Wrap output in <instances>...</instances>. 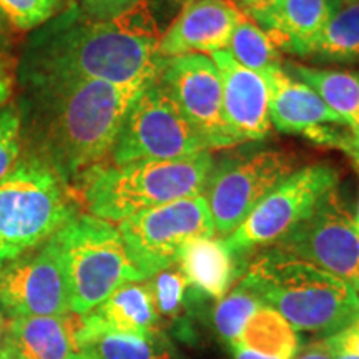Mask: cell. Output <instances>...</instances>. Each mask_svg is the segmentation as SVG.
Returning <instances> with one entry per match:
<instances>
[{"mask_svg":"<svg viewBox=\"0 0 359 359\" xmlns=\"http://www.w3.org/2000/svg\"><path fill=\"white\" fill-rule=\"evenodd\" d=\"M339 4H348V2H356V0H338Z\"/></svg>","mask_w":359,"mask_h":359,"instance_id":"41","label":"cell"},{"mask_svg":"<svg viewBox=\"0 0 359 359\" xmlns=\"http://www.w3.org/2000/svg\"><path fill=\"white\" fill-rule=\"evenodd\" d=\"M245 69L253 72H264L273 67L281 65L280 50L271 42L268 34L248 17H243L233 30L230 42L226 45V50Z\"/></svg>","mask_w":359,"mask_h":359,"instance_id":"25","label":"cell"},{"mask_svg":"<svg viewBox=\"0 0 359 359\" xmlns=\"http://www.w3.org/2000/svg\"><path fill=\"white\" fill-rule=\"evenodd\" d=\"M339 172L330 163H313L296 170L268 193L245 222L224 238L233 255L266 245H276L311 215L336 190Z\"/></svg>","mask_w":359,"mask_h":359,"instance_id":"9","label":"cell"},{"mask_svg":"<svg viewBox=\"0 0 359 359\" xmlns=\"http://www.w3.org/2000/svg\"><path fill=\"white\" fill-rule=\"evenodd\" d=\"M69 283L70 311L83 316L123 285L145 281L130 262L118 228L90 213L77 215L52 236Z\"/></svg>","mask_w":359,"mask_h":359,"instance_id":"6","label":"cell"},{"mask_svg":"<svg viewBox=\"0 0 359 359\" xmlns=\"http://www.w3.org/2000/svg\"><path fill=\"white\" fill-rule=\"evenodd\" d=\"M343 151H346V154L351 156L354 165H356L358 170H359V142L356 140V138H354L353 133H349L348 142L344 143V147H343ZM353 218H354V224H356V228L359 231V203H358V212Z\"/></svg>","mask_w":359,"mask_h":359,"instance_id":"33","label":"cell"},{"mask_svg":"<svg viewBox=\"0 0 359 359\" xmlns=\"http://www.w3.org/2000/svg\"><path fill=\"white\" fill-rule=\"evenodd\" d=\"M158 311L148 283H128L110 294L95 309L83 314L77 344L100 333H118L150 338L158 333ZM80 349V348H79Z\"/></svg>","mask_w":359,"mask_h":359,"instance_id":"17","label":"cell"},{"mask_svg":"<svg viewBox=\"0 0 359 359\" xmlns=\"http://www.w3.org/2000/svg\"><path fill=\"white\" fill-rule=\"evenodd\" d=\"M235 7L248 19H255V17L262 15L273 6H276L280 0H231Z\"/></svg>","mask_w":359,"mask_h":359,"instance_id":"31","label":"cell"},{"mask_svg":"<svg viewBox=\"0 0 359 359\" xmlns=\"http://www.w3.org/2000/svg\"><path fill=\"white\" fill-rule=\"evenodd\" d=\"M213 167L212 151L178 160L103 163L79 187L90 215L120 223L143 210L203 195Z\"/></svg>","mask_w":359,"mask_h":359,"instance_id":"4","label":"cell"},{"mask_svg":"<svg viewBox=\"0 0 359 359\" xmlns=\"http://www.w3.org/2000/svg\"><path fill=\"white\" fill-rule=\"evenodd\" d=\"M0 79H7V75H6V70H4V65H2V62H0Z\"/></svg>","mask_w":359,"mask_h":359,"instance_id":"40","label":"cell"},{"mask_svg":"<svg viewBox=\"0 0 359 359\" xmlns=\"http://www.w3.org/2000/svg\"><path fill=\"white\" fill-rule=\"evenodd\" d=\"M294 359H334V353L327 344V339H323L321 343L304 348L302 353L296 354Z\"/></svg>","mask_w":359,"mask_h":359,"instance_id":"32","label":"cell"},{"mask_svg":"<svg viewBox=\"0 0 359 359\" xmlns=\"http://www.w3.org/2000/svg\"><path fill=\"white\" fill-rule=\"evenodd\" d=\"M275 248L346 281L359 294V231L336 190Z\"/></svg>","mask_w":359,"mask_h":359,"instance_id":"11","label":"cell"},{"mask_svg":"<svg viewBox=\"0 0 359 359\" xmlns=\"http://www.w3.org/2000/svg\"><path fill=\"white\" fill-rule=\"evenodd\" d=\"M182 273L188 285L201 293L222 299L230 290L235 278L233 253L224 240L196 238L183 248Z\"/></svg>","mask_w":359,"mask_h":359,"instance_id":"20","label":"cell"},{"mask_svg":"<svg viewBox=\"0 0 359 359\" xmlns=\"http://www.w3.org/2000/svg\"><path fill=\"white\" fill-rule=\"evenodd\" d=\"M262 306L264 304L259 299L257 291L251 288L250 283L243 278L217 304L213 321L218 334L233 348L240 338L246 321Z\"/></svg>","mask_w":359,"mask_h":359,"instance_id":"26","label":"cell"},{"mask_svg":"<svg viewBox=\"0 0 359 359\" xmlns=\"http://www.w3.org/2000/svg\"><path fill=\"white\" fill-rule=\"evenodd\" d=\"M269 87V115L271 125L285 133L304 135L313 143L343 148L349 133L330 125L346 127V123L323 102L311 87L286 74L283 65L264 72Z\"/></svg>","mask_w":359,"mask_h":359,"instance_id":"14","label":"cell"},{"mask_svg":"<svg viewBox=\"0 0 359 359\" xmlns=\"http://www.w3.org/2000/svg\"><path fill=\"white\" fill-rule=\"evenodd\" d=\"M74 359H95V358L88 356V354H85V353H79V354H77V356H75Z\"/></svg>","mask_w":359,"mask_h":359,"instance_id":"39","label":"cell"},{"mask_svg":"<svg viewBox=\"0 0 359 359\" xmlns=\"http://www.w3.org/2000/svg\"><path fill=\"white\" fill-rule=\"evenodd\" d=\"M22 150V114L15 103L0 107V180L19 161Z\"/></svg>","mask_w":359,"mask_h":359,"instance_id":"28","label":"cell"},{"mask_svg":"<svg viewBox=\"0 0 359 359\" xmlns=\"http://www.w3.org/2000/svg\"><path fill=\"white\" fill-rule=\"evenodd\" d=\"M155 79L127 83L77 80L30 88L39 151L35 156L69 188L80 185L85 175L111 155L130 109Z\"/></svg>","mask_w":359,"mask_h":359,"instance_id":"2","label":"cell"},{"mask_svg":"<svg viewBox=\"0 0 359 359\" xmlns=\"http://www.w3.org/2000/svg\"><path fill=\"white\" fill-rule=\"evenodd\" d=\"M233 351H235V359H271V358L259 356V354L250 351V349H243V348H236V349H233Z\"/></svg>","mask_w":359,"mask_h":359,"instance_id":"36","label":"cell"},{"mask_svg":"<svg viewBox=\"0 0 359 359\" xmlns=\"http://www.w3.org/2000/svg\"><path fill=\"white\" fill-rule=\"evenodd\" d=\"M158 82L187 120L203 135L210 150L235 147L223 118L222 79L212 57L190 53L158 58Z\"/></svg>","mask_w":359,"mask_h":359,"instance_id":"13","label":"cell"},{"mask_svg":"<svg viewBox=\"0 0 359 359\" xmlns=\"http://www.w3.org/2000/svg\"><path fill=\"white\" fill-rule=\"evenodd\" d=\"M70 188L35 155L0 180V266L24 257L77 217Z\"/></svg>","mask_w":359,"mask_h":359,"instance_id":"5","label":"cell"},{"mask_svg":"<svg viewBox=\"0 0 359 359\" xmlns=\"http://www.w3.org/2000/svg\"><path fill=\"white\" fill-rule=\"evenodd\" d=\"M80 353L95 359H173L163 341L150 336L100 333L85 338L79 344Z\"/></svg>","mask_w":359,"mask_h":359,"instance_id":"24","label":"cell"},{"mask_svg":"<svg viewBox=\"0 0 359 359\" xmlns=\"http://www.w3.org/2000/svg\"><path fill=\"white\" fill-rule=\"evenodd\" d=\"M294 172V156L280 150H258L215 165L203 191L215 233L231 235L255 206Z\"/></svg>","mask_w":359,"mask_h":359,"instance_id":"10","label":"cell"},{"mask_svg":"<svg viewBox=\"0 0 359 359\" xmlns=\"http://www.w3.org/2000/svg\"><path fill=\"white\" fill-rule=\"evenodd\" d=\"M7 359H8V358H7Z\"/></svg>","mask_w":359,"mask_h":359,"instance_id":"43","label":"cell"},{"mask_svg":"<svg viewBox=\"0 0 359 359\" xmlns=\"http://www.w3.org/2000/svg\"><path fill=\"white\" fill-rule=\"evenodd\" d=\"M154 283H148L154 293L155 306L158 314H167L173 316L182 306L183 296H185L188 283L183 276L182 269L175 271L173 268L160 271L154 276Z\"/></svg>","mask_w":359,"mask_h":359,"instance_id":"29","label":"cell"},{"mask_svg":"<svg viewBox=\"0 0 359 359\" xmlns=\"http://www.w3.org/2000/svg\"><path fill=\"white\" fill-rule=\"evenodd\" d=\"M160 35L148 0L114 20L67 19L30 45L20 79L29 90L77 80L155 79Z\"/></svg>","mask_w":359,"mask_h":359,"instance_id":"1","label":"cell"},{"mask_svg":"<svg viewBox=\"0 0 359 359\" xmlns=\"http://www.w3.org/2000/svg\"><path fill=\"white\" fill-rule=\"evenodd\" d=\"M12 95V80L11 77L0 79V107L6 105Z\"/></svg>","mask_w":359,"mask_h":359,"instance_id":"35","label":"cell"},{"mask_svg":"<svg viewBox=\"0 0 359 359\" xmlns=\"http://www.w3.org/2000/svg\"><path fill=\"white\" fill-rule=\"evenodd\" d=\"M7 330L8 320H6V316L0 313V359L7 356Z\"/></svg>","mask_w":359,"mask_h":359,"instance_id":"34","label":"cell"},{"mask_svg":"<svg viewBox=\"0 0 359 359\" xmlns=\"http://www.w3.org/2000/svg\"><path fill=\"white\" fill-rule=\"evenodd\" d=\"M203 151H212L203 135L155 79L130 109L110 156L111 165H125L138 160L187 158Z\"/></svg>","mask_w":359,"mask_h":359,"instance_id":"8","label":"cell"},{"mask_svg":"<svg viewBox=\"0 0 359 359\" xmlns=\"http://www.w3.org/2000/svg\"><path fill=\"white\" fill-rule=\"evenodd\" d=\"M245 280L296 331L326 339L359 320V294L346 281L281 250L255 259Z\"/></svg>","mask_w":359,"mask_h":359,"instance_id":"3","label":"cell"},{"mask_svg":"<svg viewBox=\"0 0 359 359\" xmlns=\"http://www.w3.org/2000/svg\"><path fill=\"white\" fill-rule=\"evenodd\" d=\"M338 4V0H280L251 20L268 34L278 50L309 57L314 40Z\"/></svg>","mask_w":359,"mask_h":359,"instance_id":"19","label":"cell"},{"mask_svg":"<svg viewBox=\"0 0 359 359\" xmlns=\"http://www.w3.org/2000/svg\"><path fill=\"white\" fill-rule=\"evenodd\" d=\"M67 0H0V12L20 32L37 29L64 12Z\"/></svg>","mask_w":359,"mask_h":359,"instance_id":"27","label":"cell"},{"mask_svg":"<svg viewBox=\"0 0 359 359\" xmlns=\"http://www.w3.org/2000/svg\"><path fill=\"white\" fill-rule=\"evenodd\" d=\"M116 228L130 262L143 280L173 268L190 241L215 236L212 213L203 195L143 210Z\"/></svg>","mask_w":359,"mask_h":359,"instance_id":"7","label":"cell"},{"mask_svg":"<svg viewBox=\"0 0 359 359\" xmlns=\"http://www.w3.org/2000/svg\"><path fill=\"white\" fill-rule=\"evenodd\" d=\"M285 72L311 87L359 142V74L299 64H288Z\"/></svg>","mask_w":359,"mask_h":359,"instance_id":"21","label":"cell"},{"mask_svg":"<svg viewBox=\"0 0 359 359\" xmlns=\"http://www.w3.org/2000/svg\"><path fill=\"white\" fill-rule=\"evenodd\" d=\"M4 359H7V356H6V358H4Z\"/></svg>","mask_w":359,"mask_h":359,"instance_id":"42","label":"cell"},{"mask_svg":"<svg viewBox=\"0 0 359 359\" xmlns=\"http://www.w3.org/2000/svg\"><path fill=\"white\" fill-rule=\"evenodd\" d=\"M145 0H80V7L87 19L107 22L123 15Z\"/></svg>","mask_w":359,"mask_h":359,"instance_id":"30","label":"cell"},{"mask_svg":"<svg viewBox=\"0 0 359 359\" xmlns=\"http://www.w3.org/2000/svg\"><path fill=\"white\" fill-rule=\"evenodd\" d=\"M0 308L11 320L72 313L69 283L53 238L0 266Z\"/></svg>","mask_w":359,"mask_h":359,"instance_id":"12","label":"cell"},{"mask_svg":"<svg viewBox=\"0 0 359 359\" xmlns=\"http://www.w3.org/2000/svg\"><path fill=\"white\" fill-rule=\"evenodd\" d=\"M82 316L12 318L7 330L8 359H74L80 353L77 334Z\"/></svg>","mask_w":359,"mask_h":359,"instance_id":"18","label":"cell"},{"mask_svg":"<svg viewBox=\"0 0 359 359\" xmlns=\"http://www.w3.org/2000/svg\"><path fill=\"white\" fill-rule=\"evenodd\" d=\"M243 17L231 0H185L173 24L160 35L156 57L222 52Z\"/></svg>","mask_w":359,"mask_h":359,"instance_id":"16","label":"cell"},{"mask_svg":"<svg viewBox=\"0 0 359 359\" xmlns=\"http://www.w3.org/2000/svg\"><path fill=\"white\" fill-rule=\"evenodd\" d=\"M309 55L331 62L359 60V0L338 4L314 40Z\"/></svg>","mask_w":359,"mask_h":359,"instance_id":"23","label":"cell"},{"mask_svg":"<svg viewBox=\"0 0 359 359\" xmlns=\"http://www.w3.org/2000/svg\"><path fill=\"white\" fill-rule=\"evenodd\" d=\"M222 79L223 118L233 140L257 142L268 137L271 130L269 87L259 72L245 69L228 52L212 53Z\"/></svg>","mask_w":359,"mask_h":359,"instance_id":"15","label":"cell"},{"mask_svg":"<svg viewBox=\"0 0 359 359\" xmlns=\"http://www.w3.org/2000/svg\"><path fill=\"white\" fill-rule=\"evenodd\" d=\"M330 344V343H327ZM334 353V359H359V354H353V353H344V351H333Z\"/></svg>","mask_w":359,"mask_h":359,"instance_id":"37","label":"cell"},{"mask_svg":"<svg viewBox=\"0 0 359 359\" xmlns=\"http://www.w3.org/2000/svg\"><path fill=\"white\" fill-rule=\"evenodd\" d=\"M6 25H7V19L4 17V13L0 12V35H2L4 30H6Z\"/></svg>","mask_w":359,"mask_h":359,"instance_id":"38","label":"cell"},{"mask_svg":"<svg viewBox=\"0 0 359 359\" xmlns=\"http://www.w3.org/2000/svg\"><path fill=\"white\" fill-rule=\"evenodd\" d=\"M243 348L271 359H294L299 353V338L293 326L280 313L262 306L246 321L231 349Z\"/></svg>","mask_w":359,"mask_h":359,"instance_id":"22","label":"cell"}]
</instances>
